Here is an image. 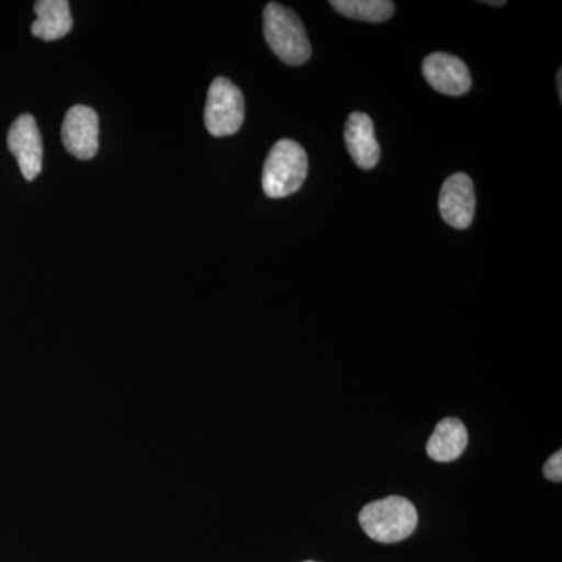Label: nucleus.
I'll return each instance as SVG.
<instances>
[{
  "instance_id": "39448f33",
  "label": "nucleus",
  "mask_w": 562,
  "mask_h": 562,
  "mask_svg": "<svg viewBox=\"0 0 562 562\" xmlns=\"http://www.w3.org/2000/svg\"><path fill=\"white\" fill-rule=\"evenodd\" d=\"M63 146L79 160H91L99 150V116L90 106L76 105L66 113Z\"/></svg>"
},
{
  "instance_id": "423d86ee",
  "label": "nucleus",
  "mask_w": 562,
  "mask_h": 562,
  "mask_svg": "<svg viewBox=\"0 0 562 562\" xmlns=\"http://www.w3.org/2000/svg\"><path fill=\"white\" fill-rule=\"evenodd\" d=\"M475 188L468 173L458 172L443 181L439 194V211L450 227L464 231L471 227L475 216Z\"/></svg>"
},
{
  "instance_id": "ddd939ff",
  "label": "nucleus",
  "mask_w": 562,
  "mask_h": 562,
  "mask_svg": "<svg viewBox=\"0 0 562 562\" xmlns=\"http://www.w3.org/2000/svg\"><path fill=\"white\" fill-rule=\"evenodd\" d=\"M543 476L550 482L561 483L562 480V452L558 450L557 453L552 454L547 464L543 465Z\"/></svg>"
},
{
  "instance_id": "f8f14e48",
  "label": "nucleus",
  "mask_w": 562,
  "mask_h": 562,
  "mask_svg": "<svg viewBox=\"0 0 562 562\" xmlns=\"http://www.w3.org/2000/svg\"><path fill=\"white\" fill-rule=\"evenodd\" d=\"M330 5L350 20L373 24L386 22L395 13V5L391 0H331Z\"/></svg>"
},
{
  "instance_id": "6e6552de",
  "label": "nucleus",
  "mask_w": 562,
  "mask_h": 562,
  "mask_svg": "<svg viewBox=\"0 0 562 562\" xmlns=\"http://www.w3.org/2000/svg\"><path fill=\"white\" fill-rule=\"evenodd\" d=\"M422 72L432 90L441 94L458 98L472 88V77L468 66L461 58L453 55L441 54V52L428 55L422 65Z\"/></svg>"
},
{
  "instance_id": "9d476101",
  "label": "nucleus",
  "mask_w": 562,
  "mask_h": 562,
  "mask_svg": "<svg viewBox=\"0 0 562 562\" xmlns=\"http://www.w3.org/2000/svg\"><path fill=\"white\" fill-rule=\"evenodd\" d=\"M469 435L464 424L454 417H447L436 425L427 442V453L436 462L458 460L468 447Z\"/></svg>"
},
{
  "instance_id": "1a4fd4ad",
  "label": "nucleus",
  "mask_w": 562,
  "mask_h": 562,
  "mask_svg": "<svg viewBox=\"0 0 562 562\" xmlns=\"http://www.w3.org/2000/svg\"><path fill=\"white\" fill-rule=\"evenodd\" d=\"M344 139H346L351 160L358 168L369 171L379 165V140L375 138V128L368 114L360 111L350 114L344 131Z\"/></svg>"
},
{
  "instance_id": "f03ea898",
  "label": "nucleus",
  "mask_w": 562,
  "mask_h": 562,
  "mask_svg": "<svg viewBox=\"0 0 562 562\" xmlns=\"http://www.w3.org/2000/svg\"><path fill=\"white\" fill-rule=\"evenodd\" d=\"M265 38L273 54L291 66H301L312 57V44L301 18L288 7L271 2L265 9Z\"/></svg>"
},
{
  "instance_id": "0eeeda50",
  "label": "nucleus",
  "mask_w": 562,
  "mask_h": 562,
  "mask_svg": "<svg viewBox=\"0 0 562 562\" xmlns=\"http://www.w3.org/2000/svg\"><path fill=\"white\" fill-rule=\"evenodd\" d=\"M11 154L20 162L25 180L32 181L43 171V139L35 117L22 114L10 127L7 138Z\"/></svg>"
},
{
  "instance_id": "20e7f679",
  "label": "nucleus",
  "mask_w": 562,
  "mask_h": 562,
  "mask_svg": "<svg viewBox=\"0 0 562 562\" xmlns=\"http://www.w3.org/2000/svg\"><path fill=\"white\" fill-rule=\"evenodd\" d=\"M244 116L246 103L241 90L225 77H216L206 98V131L216 138L235 135L243 127Z\"/></svg>"
},
{
  "instance_id": "f257e3e1",
  "label": "nucleus",
  "mask_w": 562,
  "mask_h": 562,
  "mask_svg": "<svg viewBox=\"0 0 562 562\" xmlns=\"http://www.w3.org/2000/svg\"><path fill=\"white\" fill-rule=\"evenodd\" d=\"M417 522L416 506L401 495L369 503L360 513L362 530L373 541L382 543L405 541L416 530Z\"/></svg>"
},
{
  "instance_id": "9b49d317",
  "label": "nucleus",
  "mask_w": 562,
  "mask_h": 562,
  "mask_svg": "<svg viewBox=\"0 0 562 562\" xmlns=\"http://www.w3.org/2000/svg\"><path fill=\"white\" fill-rule=\"evenodd\" d=\"M36 21L32 35L43 41L65 38L72 29L68 0H40L35 3Z\"/></svg>"
},
{
  "instance_id": "4468645a",
  "label": "nucleus",
  "mask_w": 562,
  "mask_h": 562,
  "mask_svg": "<svg viewBox=\"0 0 562 562\" xmlns=\"http://www.w3.org/2000/svg\"><path fill=\"white\" fill-rule=\"evenodd\" d=\"M561 76H562V70H558V76H557V81H558V94H560V101L562 99V83H561Z\"/></svg>"
},
{
  "instance_id": "7ed1b4c3",
  "label": "nucleus",
  "mask_w": 562,
  "mask_h": 562,
  "mask_svg": "<svg viewBox=\"0 0 562 562\" xmlns=\"http://www.w3.org/2000/svg\"><path fill=\"white\" fill-rule=\"evenodd\" d=\"M308 176V157L301 144L291 139H281L273 144L265 169H262V190L271 199H283L301 190Z\"/></svg>"
},
{
  "instance_id": "dca6fc26",
  "label": "nucleus",
  "mask_w": 562,
  "mask_h": 562,
  "mask_svg": "<svg viewBox=\"0 0 562 562\" xmlns=\"http://www.w3.org/2000/svg\"><path fill=\"white\" fill-rule=\"evenodd\" d=\"M305 562H314V561H305Z\"/></svg>"
},
{
  "instance_id": "2eb2a0df",
  "label": "nucleus",
  "mask_w": 562,
  "mask_h": 562,
  "mask_svg": "<svg viewBox=\"0 0 562 562\" xmlns=\"http://www.w3.org/2000/svg\"><path fill=\"white\" fill-rule=\"evenodd\" d=\"M483 5H491V7H503L506 5L505 0H501V2H486V0H483Z\"/></svg>"
}]
</instances>
